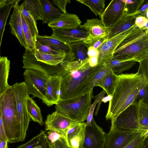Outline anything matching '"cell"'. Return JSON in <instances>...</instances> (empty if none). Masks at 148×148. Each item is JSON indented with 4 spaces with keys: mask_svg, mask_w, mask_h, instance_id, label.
Listing matches in <instances>:
<instances>
[{
    "mask_svg": "<svg viewBox=\"0 0 148 148\" xmlns=\"http://www.w3.org/2000/svg\"><path fill=\"white\" fill-rule=\"evenodd\" d=\"M148 10V2L147 1H145L139 10L136 12L137 16H145L146 11Z\"/></svg>",
    "mask_w": 148,
    "mask_h": 148,
    "instance_id": "cell-50",
    "label": "cell"
},
{
    "mask_svg": "<svg viewBox=\"0 0 148 148\" xmlns=\"http://www.w3.org/2000/svg\"><path fill=\"white\" fill-rule=\"evenodd\" d=\"M95 97L96 98L94 102L91 104L89 108V113L86 119V126H91V121L93 119V115L95 106L98 101V98L97 95Z\"/></svg>",
    "mask_w": 148,
    "mask_h": 148,
    "instance_id": "cell-43",
    "label": "cell"
},
{
    "mask_svg": "<svg viewBox=\"0 0 148 148\" xmlns=\"http://www.w3.org/2000/svg\"><path fill=\"white\" fill-rule=\"evenodd\" d=\"M91 126H86L83 148H104L106 134L93 119Z\"/></svg>",
    "mask_w": 148,
    "mask_h": 148,
    "instance_id": "cell-13",
    "label": "cell"
},
{
    "mask_svg": "<svg viewBox=\"0 0 148 148\" xmlns=\"http://www.w3.org/2000/svg\"><path fill=\"white\" fill-rule=\"evenodd\" d=\"M34 148H43L42 145L40 144V145L37 146Z\"/></svg>",
    "mask_w": 148,
    "mask_h": 148,
    "instance_id": "cell-57",
    "label": "cell"
},
{
    "mask_svg": "<svg viewBox=\"0 0 148 148\" xmlns=\"http://www.w3.org/2000/svg\"><path fill=\"white\" fill-rule=\"evenodd\" d=\"M113 58L140 62L148 58V30L135 25L115 50Z\"/></svg>",
    "mask_w": 148,
    "mask_h": 148,
    "instance_id": "cell-3",
    "label": "cell"
},
{
    "mask_svg": "<svg viewBox=\"0 0 148 148\" xmlns=\"http://www.w3.org/2000/svg\"><path fill=\"white\" fill-rule=\"evenodd\" d=\"M21 16L23 33L27 49L30 50H34L36 49V37L39 35L37 27L21 13Z\"/></svg>",
    "mask_w": 148,
    "mask_h": 148,
    "instance_id": "cell-22",
    "label": "cell"
},
{
    "mask_svg": "<svg viewBox=\"0 0 148 148\" xmlns=\"http://www.w3.org/2000/svg\"><path fill=\"white\" fill-rule=\"evenodd\" d=\"M105 93V91L103 90L100 93L97 95L98 98V104L97 107L96 109V110L95 112V116L97 115L98 114L100 106L102 101V99L104 97Z\"/></svg>",
    "mask_w": 148,
    "mask_h": 148,
    "instance_id": "cell-52",
    "label": "cell"
},
{
    "mask_svg": "<svg viewBox=\"0 0 148 148\" xmlns=\"http://www.w3.org/2000/svg\"><path fill=\"white\" fill-rule=\"evenodd\" d=\"M2 116L8 142H19L20 123L15 95L11 86L0 96Z\"/></svg>",
    "mask_w": 148,
    "mask_h": 148,
    "instance_id": "cell-4",
    "label": "cell"
},
{
    "mask_svg": "<svg viewBox=\"0 0 148 148\" xmlns=\"http://www.w3.org/2000/svg\"><path fill=\"white\" fill-rule=\"evenodd\" d=\"M16 1V0H0V53L2 37L6 21Z\"/></svg>",
    "mask_w": 148,
    "mask_h": 148,
    "instance_id": "cell-25",
    "label": "cell"
},
{
    "mask_svg": "<svg viewBox=\"0 0 148 148\" xmlns=\"http://www.w3.org/2000/svg\"><path fill=\"white\" fill-rule=\"evenodd\" d=\"M148 83L142 74H121L115 80L112 99L109 101L106 120H113L136 100L141 88Z\"/></svg>",
    "mask_w": 148,
    "mask_h": 148,
    "instance_id": "cell-2",
    "label": "cell"
},
{
    "mask_svg": "<svg viewBox=\"0 0 148 148\" xmlns=\"http://www.w3.org/2000/svg\"><path fill=\"white\" fill-rule=\"evenodd\" d=\"M8 141L3 139L0 140V148H8Z\"/></svg>",
    "mask_w": 148,
    "mask_h": 148,
    "instance_id": "cell-55",
    "label": "cell"
},
{
    "mask_svg": "<svg viewBox=\"0 0 148 148\" xmlns=\"http://www.w3.org/2000/svg\"><path fill=\"white\" fill-rule=\"evenodd\" d=\"M108 36L101 38H93L88 36L82 40L87 47H92L97 49L104 42L107 40Z\"/></svg>",
    "mask_w": 148,
    "mask_h": 148,
    "instance_id": "cell-38",
    "label": "cell"
},
{
    "mask_svg": "<svg viewBox=\"0 0 148 148\" xmlns=\"http://www.w3.org/2000/svg\"><path fill=\"white\" fill-rule=\"evenodd\" d=\"M139 66L138 71L142 74L145 78L148 79V58L139 62Z\"/></svg>",
    "mask_w": 148,
    "mask_h": 148,
    "instance_id": "cell-44",
    "label": "cell"
},
{
    "mask_svg": "<svg viewBox=\"0 0 148 148\" xmlns=\"http://www.w3.org/2000/svg\"><path fill=\"white\" fill-rule=\"evenodd\" d=\"M138 115L140 125L143 130H148V104L142 99L138 101Z\"/></svg>",
    "mask_w": 148,
    "mask_h": 148,
    "instance_id": "cell-32",
    "label": "cell"
},
{
    "mask_svg": "<svg viewBox=\"0 0 148 148\" xmlns=\"http://www.w3.org/2000/svg\"><path fill=\"white\" fill-rule=\"evenodd\" d=\"M29 94L44 101L46 98V85L49 76L40 71L25 69L23 74Z\"/></svg>",
    "mask_w": 148,
    "mask_h": 148,
    "instance_id": "cell-7",
    "label": "cell"
},
{
    "mask_svg": "<svg viewBox=\"0 0 148 148\" xmlns=\"http://www.w3.org/2000/svg\"><path fill=\"white\" fill-rule=\"evenodd\" d=\"M135 25L130 29L107 39L97 49L98 64H103L113 57L114 52L122 41L132 31Z\"/></svg>",
    "mask_w": 148,
    "mask_h": 148,
    "instance_id": "cell-12",
    "label": "cell"
},
{
    "mask_svg": "<svg viewBox=\"0 0 148 148\" xmlns=\"http://www.w3.org/2000/svg\"><path fill=\"white\" fill-rule=\"evenodd\" d=\"M41 144L43 148H51V144L45 132L44 133L42 136Z\"/></svg>",
    "mask_w": 148,
    "mask_h": 148,
    "instance_id": "cell-51",
    "label": "cell"
},
{
    "mask_svg": "<svg viewBox=\"0 0 148 148\" xmlns=\"http://www.w3.org/2000/svg\"><path fill=\"white\" fill-rule=\"evenodd\" d=\"M136 62L134 61L121 60L113 58L105 62L103 64L110 69L117 75L128 70L134 66Z\"/></svg>",
    "mask_w": 148,
    "mask_h": 148,
    "instance_id": "cell-27",
    "label": "cell"
},
{
    "mask_svg": "<svg viewBox=\"0 0 148 148\" xmlns=\"http://www.w3.org/2000/svg\"><path fill=\"white\" fill-rule=\"evenodd\" d=\"M77 122L56 110L47 116L45 122V129L46 131L58 132L66 140L68 131L74 124Z\"/></svg>",
    "mask_w": 148,
    "mask_h": 148,
    "instance_id": "cell-11",
    "label": "cell"
},
{
    "mask_svg": "<svg viewBox=\"0 0 148 148\" xmlns=\"http://www.w3.org/2000/svg\"><path fill=\"white\" fill-rule=\"evenodd\" d=\"M80 27L86 31L88 36L91 37H103L108 36L109 33V28L105 27L101 19L97 18L87 19Z\"/></svg>",
    "mask_w": 148,
    "mask_h": 148,
    "instance_id": "cell-20",
    "label": "cell"
},
{
    "mask_svg": "<svg viewBox=\"0 0 148 148\" xmlns=\"http://www.w3.org/2000/svg\"><path fill=\"white\" fill-rule=\"evenodd\" d=\"M139 131L118 129L111 124L109 132L106 134L104 148H124L132 141Z\"/></svg>",
    "mask_w": 148,
    "mask_h": 148,
    "instance_id": "cell-10",
    "label": "cell"
},
{
    "mask_svg": "<svg viewBox=\"0 0 148 148\" xmlns=\"http://www.w3.org/2000/svg\"><path fill=\"white\" fill-rule=\"evenodd\" d=\"M138 104V101L135 102L128 107L114 119L111 120V124L118 129L143 130L139 122Z\"/></svg>",
    "mask_w": 148,
    "mask_h": 148,
    "instance_id": "cell-9",
    "label": "cell"
},
{
    "mask_svg": "<svg viewBox=\"0 0 148 148\" xmlns=\"http://www.w3.org/2000/svg\"><path fill=\"white\" fill-rule=\"evenodd\" d=\"M76 1L88 7L97 16L101 18L105 6L104 0H77Z\"/></svg>",
    "mask_w": 148,
    "mask_h": 148,
    "instance_id": "cell-34",
    "label": "cell"
},
{
    "mask_svg": "<svg viewBox=\"0 0 148 148\" xmlns=\"http://www.w3.org/2000/svg\"><path fill=\"white\" fill-rule=\"evenodd\" d=\"M148 19L143 16H137L135 19V25L139 29L148 30Z\"/></svg>",
    "mask_w": 148,
    "mask_h": 148,
    "instance_id": "cell-41",
    "label": "cell"
},
{
    "mask_svg": "<svg viewBox=\"0 0 148 148\" xmlns=\"http://www.w3.org/2000/svg\"><path fill=\"white\" fill-rule=\"evenodd\" d=\"M36 48L45 53L56 55H63L66 54L64 51L55 50L50 47L42 45L37 40L36 42Z\"/></svg>",
    "mask_w": 148,
    "mask_h": 148,
    "instance_id": "cell-40",
    "label": "cell"
},
{
    "mask_svg": "<svg viewBox=\"0 0 148 148\" xmlns=\"http://www.w3.org/2000/svg\"><path fill=\"white\" fill-rule=\"evenodd\" d=\"M47 137L51 144H52L61 137H63L56 132L49 131L47 132Z\"/></svg>",
    "mask_w": 148,
    "mask_h": 148,
    "instance_id": "cell-48",
    "label": "cell"
},
{
    "mask_svg": "<svg viewBox=\"0 0 148 148\" xmlns=\"http://www.w3.org/2000/svg\"><path fill=\"white\" fill-rule=\"evenodd\" d=\"M93 97L92 90L71 98L60 99L55 109L73 120L83 123L87 119Z\"/></svg>",
    "mask_w": 148,
    "mask_h": 148,
    "instance_id": "cell-5",
    "label": "cell"
},
{
    "mask_svg": "<svg viewBox=\"0 0 148 148\" xmlns=\"http://www.w3.org/2000/svg\"><path fill=\"white\" fill-rule=\"evenodd\" d=\"M117 76V75L111 70L109 73L101 79L96 86L102 88L108 95H112L115 82Z\"/></svg>",
    "mask_w": 148,
    "mask_h": 148,
    "instance_id": "cell-31",
    "label": "cell"
},
{
    "mask_svg": "<svg viewBox=\"0 0 148 148\" xmlns=\"http://www.w3.org/2000/svg\"><path fill=\"white\" fill-rule=\"evenodd\" d=\"M86 126V122H77L71 127L66 140L69 148H83Z\"/></svg>",
    "mask_w": 148,
    "mask_h": 148,
    "instance_id": "cell-18",
    "label": "cell"
},
{
    "mask_svg": "<svg viewBox=\"0 0 148 148\" xmlns=\"http://www.w3.org/2000/svg\"><path fill=\"white\" fill-rule=\"evenodd\" d=\"M52 3L57 5L63 13H66V6L67 3H70L69 0H53Z\"/></svg>",
    "mask_w": 148,
    "mask_h": 148,
    "instance_id": "cell-46",
    "label": "cell"
},
{
    "mask_svg": "<svg viewBox=\"0 0 148 148\" xmlns=\"http://www.w3.org/2000/svg\"><path fill=\"white\" fill-rule=\"evenodd\" d=\"M62 77H49L46 85V98L42 101L49 107L58 103L60 99V87Z\"/></svg>",
    "mask_w": 148,
    "mask_h": 148,
    "instance_id": "cell-17",
    "label": "cell"
},
{
    "mask_svg": "<svg viewBox=\"0 0 148 148\" xmlns=\"http://www.w3.org/2000/svg\"><path fill=\"white\" fill-rule=\"evenodd\" d=\"M70 48L64 60L73 62L82 60L88 58L87 54L88 47L82 40L66 44Z\"/></svg>",
    "mask_w": 148,
    "mask_h": 148,
    "instance_id": "cell-23",
    "label": "cell"
},
{
    "mask_svg": "<svg viewBox=\"0 0 148 148\" xmlns=\"http://www.w3.org/2000/svg\"><path fill=\"white\" fill-rule=\"evenodd\" d=\"M42 22L48 24L60 16L62 13L49 0H40Z\"/></svg>",
    "mask_w": 148,
    "mask_h": 148,
    "instance_id": "cell-24",
    "label": "cell"
},
{
    "mask_svg": "<svg viewBox=\"0 0 148 148\" xmlns=\"http://www.w3.org/2000/svg\"><path fill=\"white\" fill-rule=\"evenodd\" d=\"M87 54L89 57L97 56L99 52L97 49H95L91 47H88Z\"/></svg>",
    "mask_w": 148,
    "mask_h": 148,
    "instance_id": "cell-54",
    "label": "cell"
},
{
    "mask_svg": "<svg viewBox=\"0 0 148 148\" xmlns=\"http://www.w3.org/2000/svg\"><path fill=\"white\" fill-rule=\"evenodd\" d=\"M68 148H69V147H68Z\"/></svg>",
    "mask_w": 148,
    "mask_h": 148,
    "instance_id": "cell-58",
    "label": "cell"
},
{
    "mask_svg": "<svg viewBox=\"0 0 148 148\" xmlns=\"http://www.w3.org/2000/svg\"><path fill=\"white\" fill-rule=\"evenodd\" d=\"M32 50L37 61L53 66H56L61 63L64 60L66 55V54L60 55L47 54L36 48Z\"/></svg>",
    "mask_w": 148,
    "mask_h": 148,
    "instance_id": "cell-29",
    "label": "cell"
},
{
    "mask_svg": "<svg viewBox=\"0 0 148 148\" xmlns=\"http://www.w3.org/2000/svg\"><path fill=\"white\" fill-rule=\"evenodd\" d=\"M138 97L139 99H142L144 102L148 104V83L145 84L140 90L137 98Z\"/></svg>",
    "mask_w": 148,
    "mask_h": 148,
    "instance_id": "cell-42",
    "label": "cell"
},
{
    "mask_svg": "<svg viewBox=\"0 0 148 148\" xmlns=\"http://www.w3.org/2000/svg\"><path fill=\"white\" fill-rule=\"evenodd\" d=\"M111 70L110 69L103 64L93 77L91 83L89 91L93 90V88L96 86L101 79L109 73Z\"/></svg>",
    "mask_w": 148,
    "mask_h": 148,
    "instance_id": "cell-37",
    "label": "cell"
},
{
    "mask_svg": "<svg viewBox=\"0 0 148 148\" xmlns=\"http://www.w3.org/2000/svg\"><path fill=\"white\" fill-rule=\"evenodd\" d=\"M51 36L66 44L84 40L88 36L87 32L80 28L62 29H52Z\"/></svg>",
    "mask_w": 148,
    "mask_h": 148,
    "instance_id": "cell-15",
    "label": "cell"
},
{
    "mask_svg": "<svg viewBox=\"0 0 148 148\" xmlns=\"http://www.w3.org/2000/svg\"><path fill=\"white\" fill-rule=\"evenodd\" d=\"M88 62L90 66L91 67H95L98 65L97 56L88 57Z\"/></svg>",
    "mask_w": 148,
    "mask_h": 148,
    "instance_id": "cell-53",
    "label": "cell"
},
{
    "mask_svg": "<svg viewBox=\"0 0 148 148\" xmlns=\"http://www.w3.org/2000/svg\"><path fill=\"white\" fill-rule=\"evenodd\" d=\"M112 98V95H108L107 96L104 97L102 99V101L106 103L108 101H110L111 100Z\"/></svg>",
    "mask_w": 148,
    "mask_h": 148,
    "instance_id": "cell-56",
    "label": "cell"
},
{
    "mask_svg": "<svg viewBox=\"0 0 148 148\" xmlns=\"http://www.w3.org/2000/svg\"><path fill=\"white\" fill-rule=\"evenodd\" d=\"M125 3V13L128 14L135 13L139 9L145 0H123Z\"/></svg>",
    "mask_w": 148,
    "mask_h": 148,
    "instance_id": "cell-36",
    "label": "cell"
},
{
    "mask_svg": "<svg viewBox=\"0 0 148 148\" xmlns=\"http://www.w3.org/2000/svg\"><path fill=\"white\" fill-rule=\"evenodd\" d=\"M20 5L21 13L25 17L30 20L33 23L35 26L37 27L36 21L26 7L24 3L23 2Z\"/></svg>",
    "mask_w": 148,
    "mask_h": 148,
    "instance_id": "cell-45",
    "label": "cell"
},
{
    "mask_svg": "<svg viewBox=\"0 0 148 148\" xmlns=\"http://www.w3.org/2000/svg\"><path fill=\"white\" fill-rule=\"evenodd\" d=\"M36 40L41 44L47 46L57 51L65 52L67 53L70 51V48L67 45L60 42L52 36L38 35Z\"/></svg>",
    "mask_w": 148,
    "mask_h": 148,
    "instance_id": "cell-28",
    "label": "cell"
},
{
    "mask_svg": "<svg viewBox=\"0 0 148 148\" xmlns=\"http://www.w3.org/2000/svg\"><path fill=\"white\" fill-rule=\"evenodd\" d=\"M82 22L76 14L62 13L60 16L48 24L52 28L62 29H74L79 27Z\"/></svg>",
    "mask_w": 148,
    "mask_h": 148,
    "instance_id": "cell-19",
    "label": "cell"
},
{
    "mask_svg": "<svg viewBox=\"0 0 148 148\" xmlns=\"http://www.w3.org/2000/svg\"><path fill=\"white\" fill-rule=\"evenodd\" d=\"M23 2L26 7L36 21L38 20H42L40 0H25Z\"/></svg>",
    "mask_w": 148,
    "mask_h": 148,
    "instance_id": "cell-33",
    "label": "cell"
},
{
    "mask_svg": "<svg viewBox=\"0 0 148 148\" xmlns=\"http://www.w3.org/2000/svg\"><path fill=\"white\" fill-rule=\"evenodd\" d=\"M23 68L31 69L40 71L49 77L61 76L62 77L66 73L61 63L53 66L37 61L32 50L27 49L23 56Z\"/></svg>",
    "mask_w": 148,
    "mask_h": 148,
    "instance_id": "cell-8",
    "label": "cell"
},
{
    "mask_svg": "<svg viewBox=\"0 0 148 148\" xmlns=\"http://www.w3.org/2000/svg\"><path fill=\"white\" fill-rule=\"evenodd\" d=\"M148 137V130L139 131L133 139L124 148H141L144 141Z\"/></svg>",
    "mask_w": 148,
    "mask_h": 148,
    "instance_id": "cell-35",
    "label": "cell"
},
{
    "mask_svg": "<svg viewBox=\"0 0 148 148\" xmlns=\"http://www.w3.org/2000/svg\"><path fill=\"white\" fill-rule=\"evenodd\" d=\"M125 3L123 0H112L102 14L101 17L106 27L112 26L125 13Z\"/></svg>",
    "mask_w": 148,
    "mask_h": 148,
    "instance_id": "cell-14",
    "label": "cell"
},
{
    "mask_svg": "<svg viewBox=\"0 0 148 148\" xmlns=\"http://www.w3.org/2000/svg\"><path fill=\"white\" fill-rule=\"evenodd\" d=\"M47 131L41 130L39 133L34 136L31 140L25 143L18 147L17 148H34L40 145L42 136L44 133Z\"/></svg>",
    "mask_w": 148,
    "mask_h": 148,
    "instance_id": "cell-39",
    "label": "cell"
},
{
    "mask_svg": "<svg viewBox=\"0 0 148 148\" xmlns=\"http://www.w3.org/2000/svg\"><path fill=\"white\" fill-rule=\"evenodd\" d=\"M10 61L7 57H0V96L10 87L8 83Z\"/></svg>",
    "mask_w": 148,
    "mask_h": 148,
    "instance_id": "cell-26",
    "label": "cell"
},
{
    "mask_svg": "<svg viewBox=\"0 0 148 148\" xmlns=\"http://www.w3.org/2000/svg\"><path fill=\"white\" fill-rule=\"evenodd\" d=\"M88 58L82 60H64L61 65L66 71L62 77L60 99L71 98L89 91L92 79L103 64L90 66Z\"/></svg>",
    "mask_w": 148,
    "mask_h": 148,
    "instance_id": "cell-1",
    "label": "cell"
},
{
    "mask_svg": "<svg viewBox=\"0 0 148 148\" xmlns=\"http://www.w3.org/2000/svg\"><path fill=\"white\" fill-rule=\"evenodd\" d=\"M27 108L30 119L41 125H43L40 109L35 101L29 96L27 100Z\"/></svg>",
    "mask_w": 148,
    "mask_h": 148,
    "instance_id": "cell-30",
    "label": "cell"
},
{
    "mask_svg": "<svg viewBox=\"0 0 148 148\" xmlns=\"http://www.w3.org/2000/svg\"><path fill=\"white\" fill-rule=\"evenodd\" d=\"M1 139L8 141L2 116L0 103V140Z\"/></svg>",
    "mask_w": 148,
    "mask_h": 148,
    "instance_id": "cell-49",
    "label": "cell"
},
{
    "mask_svg": "<svg viewBox=\"0 0 148 148\" xmlns=\"http://www.w3.org/2000/svg\"><path fill=\"white\" fill-rule=\"evenodd\" d=\"M14 94L20 126L19 142L24 141L26 136L30 119L27 108V100L29 96L25 82L16 83L11 86Z\"/></svg>",
    "mask_w": 148,
    "mask_h": 148,
    "instance_id": "cell-6",
    "label": "cell"
},
{
    "mask_svg": "<svg viewBox=\"0 0 148 148\" xmlns=\"http://www.w3.org/2000/svg\"><path fill=\"white\" fill-rule=\"evenodd\" d=\"M20 1L17 0L14 3L9 23L12 34L15 36L21 45L27 49V47L23 29L20 7L18 5Z\"/></svg>",
    "mask_w": 148,
    "mask_h": 148,
    "instance_id": "cell-16",
    "label": "cell"
},
{
    "mask_svg": "<svg viewBox=\"0 0 148 148\" xmlns=\"http://www.w3.org/2000/svg\"><path fill=\"white\" fill-rule=\"evenodd\" d=\"M136 17V12L132 14L125 13L112 26L109 28L107 39L111 38L133 27L135 25Z\"/></svg>",
    "mask_w": 148,
    "mask_h": 148,
    "instance_id": "cell-21",
    "label": "cell"
},
{
    "mask_svg": "<svg viewBox=\"0 0 148 148\" xmlns=\"http://www.w3.org/2000/svg\"><path fill=\"white\" fill-rule=\"evenodd\" d=\"M51 148H68L67 143L63 137H61L53 143L51 144Z\"/></svg>",
    "mask_w": 148,
    "mask_h": 148,
    "instance_id": "cell-47",
    "label": "cell"
}]
</instances>
